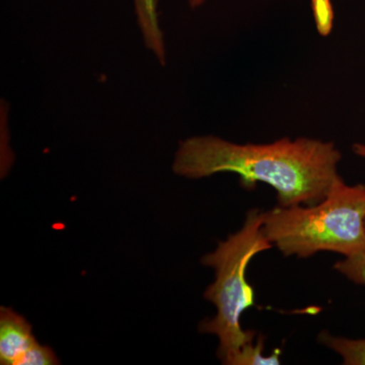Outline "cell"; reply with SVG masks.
Returning <instances> with one entry per match:
<instances>
[{"label":"cell","instance_id":"obj_1","mask_svg":"<svg viewBox=\"0 0 365 365\" xmlns=\"http://www.w3.org/2000/svg\"><path fill=\"white\" fill-rule=\"evenodd\" d=\"M341 158L334 143L307 137L239 144L212 135L195 136L180 143L173 170L189 179L234 173L246 189L258 182L272 187L279 205L288 207L321 202L339 177Z\"/></svg>","mask_w":365,"mask_h":365},{"label":"cell","instance_id":"obj_2","mask_svg":"<svg viewBox=\"0 0 365 365\" xmlns=\"http://www.w3.org/2000/svg\"><path fill=\"white\" fill-rule=\"evenodd\" d=\"M262 230L284 256L365 253V185L350 186L339 176L321 202L279 205L264 213Z\"/></svg>","mask_w":365,"mask_h":365},{"label":"cell","instance_id":"obj_3","mask_svg":"<svg viewBox=\"0 0 365 365\" xmlns=\"http://www.w3.org/2000/svg\"><path fill=\"white\" fill-rule=\"evenodd\" d=\"M263 220L264 213L251 209L241 230L202 259L203 265L215 270V281L204 297L215 304L217 314L203 321L199 331L217 336V356L223 364L235 365L242 349L254 342V331L244 330L241 318L246 309L255 306L254 288L246 277L250 262L273 247L262 230Z\"/></svg>","mask_w":365,"mask_h":365},{"label":"cell","instance_id":"obj_4","mask_svg":"<svg viewBox=\"0 0 365 365\" xmlns=\"http://www.w3.org/2000/svg\"><path fill=\"white\" fill-rule=\"evenodd\" d=\"M40 344L32 327L21 314L9 307L0 309V364L26 365L31 354Z\"/></svg>","mask_w":365,"mask_h":365},{"label":"cell","instance_id":"obj_5","mask_svg":"<svg viewBox=\"0 0 365 365\" xmlns=\"http://www.w3.org/2000/svg\"><path fill=\"white\" fill-rule=\"evenodd\" d=\"M134 9L139 28L143 33L144 44L155 55L158 62L165 66V39L158 21V0H133Z\"/></svg>","mask_w":365,"mask_h":365},{"label":"cell","instance_id":"obj_6","mask_svg":"<svg viewBox=\"0 0 365 365\" xmlns=\"http://www.w3.org/2000/svg\"><path fill=\"white\" fill-rule=\"evenodd\" d=\"M319 342L338 353L343 364L365 365V339H348L337 337L323 331L319 336Z\"/></svg>","mask_w":365,"mask_h":365},{"label":"cell","instance_id":"obj_7","mask_svg":"<svg viewBox=\"0 0 365 365\" xmlns=\"http://www.w3.org/2000/svg\"><path fill=\"white\" fill-rule=\"evenodd\" d=\"M338 272L356 284L365 285V253L346 257L334 265Z\"/></svg>","mask_w":365,"mask_h":365},{"label":"cell","instance_id":"obj_8","mask_svg":"<svg viewBox=\"0 0 365 365\" xmlns=\"http://www.w3.org/2000/svg\"><path fill=\"white\" fill-rule=\"evenodd\" d=\"M312 9L319 35H330L334 23V9L331 0H312Z\"/></svg>","mask_w":365,"mask_h":365},{"label":"cell","instance_id":"obj_9","mask_svg":"<svg viewBox=\"0 0 365 365\" xmlns=\"http://www.w3.org/2000/svg\"><path fill=\"white\" fill-rule=\"evenodd\" d=\"M352 151L357 157L365 160V143H355L352 145Z\"/></svg>","mask_w":365,"mask_h":365},{"label":"cell","instance_id":"obj_10","mask_svg":"<svg viewBox=\"0 0 365 365\" xmlns=\"http://www.w3.org/2000/svg\"><path fill=\"white\" fill-rule=\"evenodd\" d=\"M188 2L192 9H198V7L202 6L205 4L206 0H188Z\"/></svg>","mask_w":365,"mask_h":365}]
</instances>
